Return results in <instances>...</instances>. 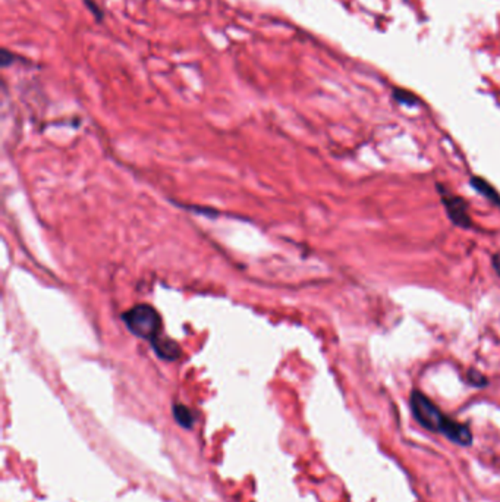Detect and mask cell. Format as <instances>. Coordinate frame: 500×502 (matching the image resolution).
Masks as SVG:
<instances>
[{
	"label": "cell",
	"instance_id": "cell-1",
	"mask_svg": "<svg viewBox=\"0 0 500 502\" xmlns=\"http://www.w3.org/2000/svg\"><path fill=\"white\" fill-rule=\"evenodd\" d=\"M410 405L418 425L424 429L440 434L458 445L468 447L473 444V434L469 427L446 416L430 398L418 389L411 392Z\"/></svg>",
	"mask_w": 500,
	"mask_h": 502
},
{
	"label": "cell",
	"instance_id": "cell-2",
	"mask_svg": "<svg viewBox=\"0 0 500 502\" xmlns=\"http://www.w3.org/2000/svg\"><path fill=\"white\" fill-rule=\"evenodd\" d=\"M122 317H124L128 329L134 335L144 338V340L151 342L160 336L161 319L155 307L148 304H138L132 307Z\"/></svg>",
	"mask_w": 500,
	"mask_h": 502
},
{
	"label": "cell",
	"instance_id": "cell-3",
	"mask_svg": "<svg viewBox=\"0 0 500 502\" xmlns=\"http://www.w3.org/2000/svg\"><path fill=\"white\" fill-rule=\"evenodd\" d=\"M438 194H440V200L443 208L447 213L449 219L459 228H471L473 219L469 216V206L465 199L456 196L452 191L446 190L443 186H437Z\"/></svg>",
	"mask_w": 500,
	"mask_h": 502
},
{
	"label": "cell",
	"instance_id": "cell-4",
	"mask_svg": "<svg viewBox=\"0 0 500 502\" xmlns=\"http://www.w3.org/2000/svg\"><path fill=\"white\" fill-rule=\"evenodd\" d=\"M153 347H155L156 353L161 358H165V360H170V362L178 360L181 355L179 345L175 341H172L169 340V338H165V336L156 338V340L153 341Z\"/></svg>",
	"mask_w": 500,
	"mask_h": 502
},
{
	"label": "cell",
	"instance_id": "cell-5",
	"mask_svg": "<svg viewBox=\"0 0 500 502\" xmlns=\"http://www.w3.org/2000/svg\"><path fill=\"white\" fill-rule=\"evenodd\" d=\"M471 187L474 190H477L490 203L495 204V206H497V208H500V194L496 191V188L492 186V184L487 182L483 178H479V177H473L471 178Z\"/></svg>",
	"mask_w": 500,
	"mask_h": 502
},
{
	"label": "cell",
	"instance_id": "cell-6",
	"mask_svg": "<svg viewBox=\"0 0 500 502\" xmlns=\"http://www.w3.org/2000/svg\"><path fill=\"white\" fill-rule=\"evenodd\" d=\"M173 416H175L176 422L185 429H191L196 418H194V414L191 410L182 404H175L173 405Z\"/></svg>",
	"mask_w": 500,
	"mask_h": 502
},
{
	"label": "cell",
	"instance_id": "cell-7",
	"mask_svg": "<svg viewBox=\"0 0 500 502\" xmlns=\"http://www.w3.org/2000/svg\"><path fill=\"white\" fill-rule=\"evenodd\" d=\"M466 382L475 388H484L488 384L487 377L483 373H479L478 371H474V368L466 372Z\"/></svg>",
	"mask_w": 500,
	"mask_h": 502
},
{
	"label": "cell",
	"instance_id": "cell-8",
	"mask_svg": "<svg viewBox=\"0 0 500 502\" xmlns=\"http://www.w3.org/2000/svg\"><path fill=\"white\" fill-rule=\"evenodd\" d=\"M393 97L399 101V103L406 105V106H415L418 101L412 93H410V91H405V90H395Z\"/></svg>",
	"mask_w": 500,
	"mask_h": 502
},
{
	"label": "cell",
	"instance_id": "cell-9",
	"mask_svg": "<svg viewBox=\"0 0 500 502\" xmlns=\"http://www.w3.org/2000/svg\"><path fill=\"white\" fill-rule=\"evenodd\" d=\"M14 55L11 53V52H8V50L6 49H3L2 50V66H8V65H11L12 62H14Z\"/></svg>",
	"mask_w": 500,
	"mask_h": 502
},
{
	"label": "cell",
	"instance_id": "cell-10",
	"mask_svg": "<svg viewBox=\"0 0 500 502\" xmlns=\"http://www.w3.org/2000/svg\"><path fill=\"white\" fill-rule=\"evenodd\" d=\"M492 264H493V269L496 271V273L500 276V251H499V253H496V254L493 255Z\"/></svg>",
	"mask_w": 500,
	"mask_h": 502
}]
</instances>
